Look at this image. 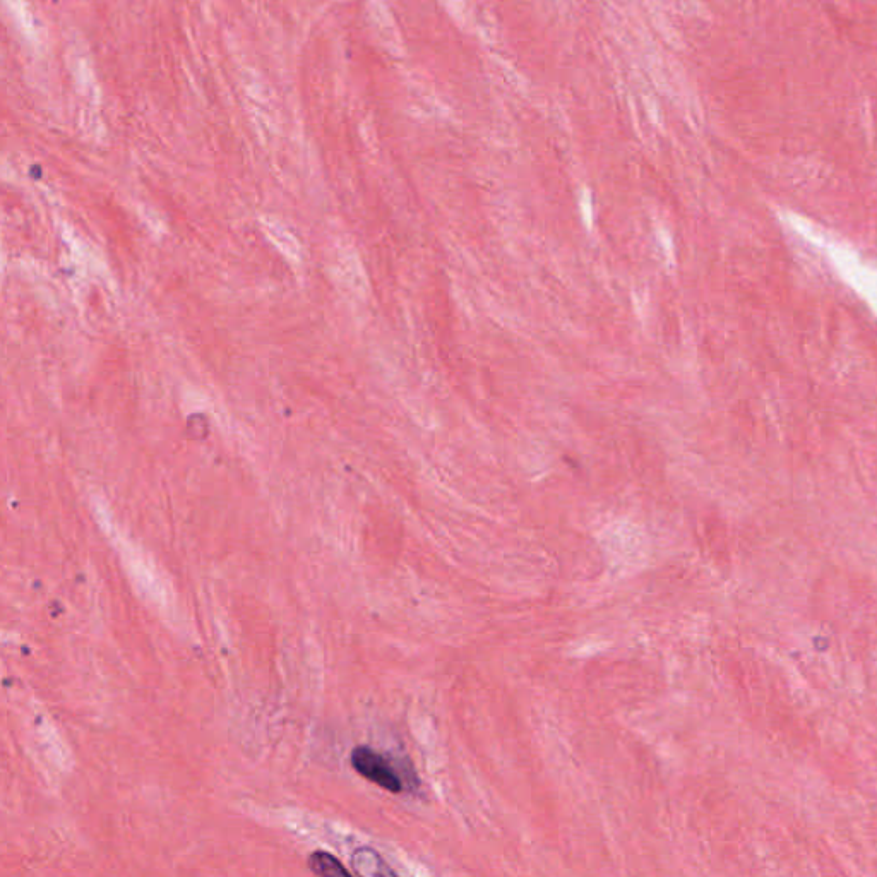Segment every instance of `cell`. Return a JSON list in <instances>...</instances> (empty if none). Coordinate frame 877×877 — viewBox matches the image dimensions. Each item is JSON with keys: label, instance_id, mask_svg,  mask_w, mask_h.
<instances>
[{"label": "cell", "instance_id": "1", "mask_svg": "<svg viewBox=\"0 0 877 877\" xmlns=\"http://www.w3.org/2000/svg\"><path fill=\"white\" fill-rule=\"evenodd\" d=\"M352 764L360 775L384 790L393 794H400L405 790L406 785L393 761L381 752L374 751L372 747L360 746L353 749Z\"/></svg>", "mask_w": 877, "mask_h": 877}, {"label": "cell", "instance_id": "2", "mask_svg": "<svg viewBox=\"0 0 877 877\" xmlns=\"http://www.w3.org/2000/svg\"><path fill=\"white\" fill-rule=\"evenodd\" d=\"M353 867L358 874H364V876H393L394 874L386 866V862L369 848H362L353 855Z\"/></svg>", "mask_w": 877, "mask_h": 877}, {"label": "cell", "instance_id": "3", "mask_svg": "<svg viewBox=\"0 0 877 877\" xmlns=\"http://www.w3.org/2000/svg\"><path fill=\"white\" fill-rule=\"evenodd\" d=\"M309 867L317 876H348L350 872L343 867L340 860L326 852H316L309 859Z\"/></svg>", "mask_w": 877, "mask_h": 877}]
</instances>
